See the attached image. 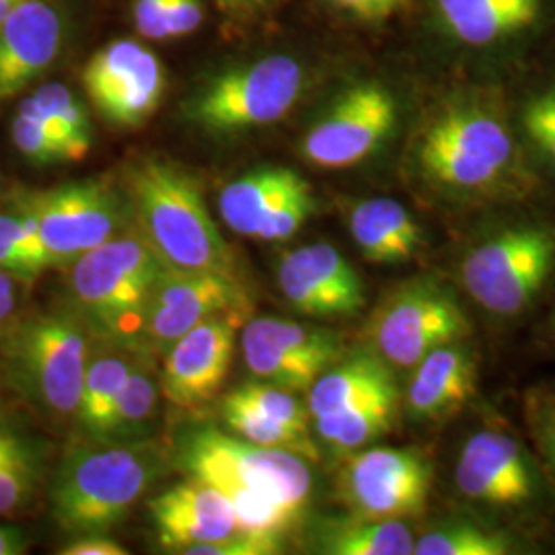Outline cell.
<instances>
[{
  "mask_svg": "<svg viewBox=\"0 0 555 555\" xmlns=\"http://www.w3.org/2000/svg\"><path fill=\"white\" fill-rule=\"evenodd\" d=\"M410 167L426 190L456 202L508 198L531 185L502 98L481 85L451 89L430 105L412 140Z\"/></svg>",
  "mask_w": 555,
  "mask_h": 555,
  "instance_id": "6da1fadb",
  "label": "cell"
},
{
  "mask_svg": "<svg viewBox=\"0 0 555 555\" xmlns=\"http://www.w3.org/2000/svg\"><path fill=\"white\" fill-rule=\"evenodd\" d=\"M124 198L132 229L165 268L238 276L235 254L188 169L159 157L139 159L126 167Z\"/></svg>",
  "mask_w": 555,
  "mask_h": 555,
  "instance_id": "7a4b0ae2",
  "label": "cell"
},
{
  "mask_svg": "<svg viewBox=\"0 0 555 555\" xmlns=\"http://www.w3.org/2000/svg\"><path fill=\"white\" fill-rule=\"evenodd\" d=\"M165 467L153 442H93L62 459L50 502L66 533L91 535L114 529Z\"/></svg>",
  "mask_w": 555,
  "mask_h": 555,
  "instance_id": "3957f363",
  "label": "cell"
},
{
  "mask_svg": "<svg viewBox=\"0 0 555 555\" xmlns=\"http://www.w3.org/2000/svg\"><path fill=\"white\" fill-rule=\"evenodd\" d=\"M160 270L139 233L126 229L68 266L75 315L100 341L144 352L146 307Z\"/></svg>",
  "mask_w": 555,
  "mask_h": 555,
  "instance_id": "277c9868",
  "label": "cell"
},
{
  "mask_svg": "<svg viewBox=\"0 0 555 555\" xmlns=\"http://www.w3.org/2000/svg\"><path fill=\"white\" fill-rule=\"evenodd\" d=\"M89 330L70 313L15 318L0 330V366L7 383L34 410L54 420L77 417Z\"/></svg>",
  "mask_w": 555,
  "mask_h": 555,
  "instance_id": "5b68a950",
  "label": "cell"
},
{
  "mask_svg": "<svg viewBox=\"0 0 555 555\" xmlns=\"http://www.w3.org/2000/svg\"><path fill=\"white\" fill-rule=\"evenodd\" d=\"M179 465L199 481L222 488H251L302 516L313 490L307 459L268 449L212 426L185 433L179 440Z\"/></svg>",
  "mask_w": 555,
  "mask_h": 555,
  "instance_id": "8992f818",
  "label": "cell"
},
{
  "mask_svg": "<svg viewBox=\"0 0 555 555\" xmlns=\"http://www.w3.org/2000/svg\"><path fill=\"white\" fill-rule=\"evenodd\" d=\"M309 85V70L291 54H272L220 73L188 103L185 116L212 134L272 126L288 116Z\"/></svg>",
  "mask_w": 555,
  "mask_h": 555,
  "instance_id": "52a82bcc",
  "label": "cell"
},
{
  "mask_svg": "<svg viewBox=\"0 0 555 555\" xmlns=\"http://www.w3.org/2000/svg\"><path fill=\"white\" fill-rule=\"evenodd\" d=\"M554 268V229L515 224L467 251L461 263V282L483 311L515 318L533 302Z\"/></svg>",
  "mask_w": 555,
  "mask_h": 555,
  "instance_id": "ba28073f",
  "label": "cell"
},
{
  "mask_svg": "<svg viewBox=\"0 0 555 555\" xmlns=\"http://www.w3.org/2000/svg\"><path fill=\"white\" fill-rule=\"evenodd\" d=\"M15 208L36 222L50 268H68L87 251L132 227L126 198L105 179H80L40 192H21Z\"/></svg>",
  "mask_w": 555,
  "mask_h": 555,
  "instance_id": "9c48e42d",
  "label": "cell"
},
{
  "mask_svg": "<svg viewBox=\"0 0 555 555\" xmlns=\"http://www.w3.org/2000/svg\"><path fill=\"white\" fill-rule=\"evenodd\" d=\"M469 334L461 305L433 280L401 284L378 302L366 327L375 354L396 369H414L428 352Z\"/></svg>",
  "mask_w": 555,
  "mask_h": 555,
  "instance_id": "30bf717a",
  "label": "cell"
},
{
  "mask_svg": "<svg viewBox=\"0 0 555 555\" xmlns=\"http://www.w3.org/2000/svg\"><path fill=\"white\" fill-rule=\"evenodd\" d=\"M399 119L396 93L383 80L346 87L307 130L300 153L319 169H350L373 157L391 139Z\"/></svg>",
  "mask_w": 555,
  "mask_h": 555,
  "instance_id": "8fae6325",
  "label": "cell"
},
{
  "mask_svg": "<svg viewBox=\"0 0 555 555\" xmlns=\"http://www.w3.org/2000/svg\"><path fill=\"white\" fill-rule=\"evenodd\" d=\"M229 311H249V298L238 276L181 272L163 266L149 298L142 348L151 357H163L202 321Z\"/></svg>",
  "mask_w": 555,
  "mask_h": 555,
  "instance_id": "7c38bea8",
  "label": "cell"
},
{
  "mask_svg": "<svg viewBox=\"0 0 555 555\" xmlns=\"http://www.w3.org/2000/svg\"><path fill=\"white\" fill-rule=\"evenodd\" d=\"M82 87L101 118L132 130L159 109L165 68L159 56L139 41H112L85 64Z\"/></svg>",
  "mask_w": 555,
  "mask_h": 555,
  "instance_id": "4fadbf2b",
  "label": "cell"
},
{
  "mask_svg": "<svg viewBox=\"0 0 555 555\" xmlns=\"http://www.w3.org/2000/svg\"><path fill=\"white\" fill-rule=\"evenodd\" d=\"M433 469L417 451L377 447L352 456L341 476L344 500L362 518H410L428 500Z\"/></svg>",
  "mask_w": 555,
  "mask_h": 555,
  "instance_id": "5bb4252c",
  "label": "cell"
},
{
  "mask_svg": "<svg viewBox=\"0 0 555 555\" xmlns=\"http://www.w3.org/2000/svg\"><path fill=\"white\" fill-rule=\"evenodd\" d=\"M249 311L202 321L163 354L160 393L179 410H198L219 396L231 371L238 330Z\"/></svg>",
  "mask_w": 555,
  "mask_h": 555,
  "instance_id": "9a60e30c",
  "label": "cell"
},
{
  "mask_svg": "<svg viewBox=\"0 0 555 555\" xmlns=\"http://www.w3.org/2000/svg\"><path fill=\"white\" fill-rule=\"evenodd\" d=\"M278 286L288 305L309 318H352L366 305L357 270L330 243L284 254L278 263Z\"/></svg>",
  "mask_w": 555,
  "mask_h": 555,
  "instance_id": "2e32d148",
  "label": "cell"
},
{
  "mask_svg": "<svg viewBox=\"0 0 555 555\" xmlns=\"http://www.w3.org/2000/svg\"><path fill=\"white\" fill-rule=\"evenodd\" d=\"M438 34L474 54L531 40L550 17V0H430Z\"/></svg>",
  "mask_w": 555,
  "mask_h": 555,
  "instance_id": "e0dca14e",
  "label": "cell"
},
{
  "mask_svg": "<svg viewBox=\"0 0 555 555\" xmlns=\"http://www.w3.org/2000/svg\"><path fill=\"white\" fill-rule=\"evenodd\" d=\"M535 481L533 467L518 440L492 428L467 438L456 459V488L476 504L494 508L525 506L535 500Z\"/></svg>",
  "mask_w": 555,
  "mask_h": 555,
  "instance_id": "ac0fdd59",
  "label": "cell"
},
{
  "mask_svg": "<svg viewBox=\"0 0 555 555\" xmlns=\"http://www.w3.org/2000/svg\"><path fill=\"white\" fill-rule=\"evenodd\" d=\"M64 17L50 0H27L0 23V101L20 95L59 59Z\"/></svg>",
  "mask_w": 555,
  "mask_h": 555,
  "instance_id": "d6986e66",
  "label": "cell"
},
{
  "mask_svg": "<svg viewBox=\"0 0 555 555\" xmlns=\"http://www.w3.org/2000/svg\"><path fill=\"white\" fill-rule=\"evenodd\" d=\"M149 513L160 545L176 554L192 545L224 541L241 533L231 502L215 486L196 477L153 498Z\"/></svg>",
  "mask_w": 555,
  "mask_h": 555,
  "instance_id": "ffe728a7",
  "label": "cell"
},
{
  "mask_svg": "<svg viewBox=\"0 0 555 555\" xmlns=\"http://www.w3.org/2000/svg\"><path fill=\"white\" fill-rule=\"evenodd\" d=\"M412 371L405 405L417 422H442L476 393V360L461 341L428 352Z\"/></svg>",
  "mask_w": 555,
  "mask_h": 555,
  "instance_id": "44dd1931",
  "label": "cell"
},
{
  "mask_svg": "<svg viewBox=\"0 0 555 555\" xmlns=\"http://www.w3.org/2000/svg\"><path fill=\"white\" fill-rule=\"evenodd\" d=\"M348 229L360 254L373 263H401L414 258L424 233L397 199L369 198L352 206Z\"/></svg>",
  "mask_w": 555,
  "mask_h": 555,
  "instance_id": "7402d4cb",
  "label": "cell"
},
{
  "mask_svg": "<svg viewBox=\"0 0 555 555\" xmlns=\"http://www.w3.org/2000/svg\"><path fill=\"white\" fill-rule=\"evenodd\" d=\"M399 396L385 360L377 354H357L330 366L309 389L311 417L337 414L378 397Z\"/></svg>",
  "mask_w": 555,
  "mask_h": 555,
  "instance_id": "603a6c76",
  "label": "cell"
},
{
  "mask_svg": "<svg viewBox=\"0 0 555 555\" xmlns=\"http://www.w3.org/2000/svg\"><path fill=\"white\" fill-rule=\"evenodd\" d=\"M305 179L286 167H261L231 181L219 196L222 222L241 237L256 238L278 204Z\"/></svg>",
  "mask_w": 555,
  "mask_h": 555,
  "instance_id": "cb8c5ba5",
  "label": "cell"
},
{
  "mask_svg": "<svg viewBox=\"0 0 555 555\" xmlns=\"http://www.w3.org/2000/svg\"><path fill=\"white\" fill-rule=\"evenodd\" d=\"M139 354L142 352L105 341H100V350L95 354L89 352L75 420L93 442L100 440L105 422L112 414Z\"/></svg>",
  "mask_w": 555,
  "mask_h": 555,
  "instance_id": "d4e9b609",
  "label": "cell"
},
{
  "mask_svg": "<svg viewBox=\"0 0 555 555\" xmlns=\"http://www.w3.org/2000/svg\"><path fill=\"white\" fill-rule=\"evenodd\" d=\"M151 354H139L112 414L95 442H137L144 440L157 422L160 393L159 378L151 366Z\"/></svg>",
  "mask_w": 555,
  "mask_h": 555,
  "instance_id": "484cf974",
  "label": "cell"
},
{
  "mask_svg": "<svg viewBox=\"0 0 555 555\" xmlns=\"http://www.w3.org/2000/svg\"><path fill=\"white\" fill-rule=\"evenodd\" d=\"M416 537L412 529L393 518L339 520L323 527L319 547L332 555H410Z\"/></svg>",
  "mask_w": 555,
  "mask_h": 555,
  "instance_id": "4316f807",
  "label": "cell"
},
{
  "mask_svg": "<svg viewBox=\"0 0 555 555\" xmlns=\"http://www.w3.org/2000/svg\"><path fill=\"white\" fill-rule=\"evenodd\" d=\"M25 101L56 134L68 153V159L82 160L89 155L93 144L91 121L85 105L73 95L68 87L60 82H48L25 98Z\"/></svg>",
  "mask_w": 555,
  "mask_h": 555,
  "instance_id": "83f0119b",
  "label": "cell"
},
{
  "mask_svg": "<svg viewBox=\"0 0 555 555\" xmlns=\"http://www.w3.org/2000/svg\"><path fill=\"white\" fill-rule=\"evenodd\" d=\"M397 399L399 396L378 397L337 414L313 417L315 433L334 451H358L391 428Z\"/></svg>",
  "mask_w": 555,
  "mask_h": 555,
  "instance_id": "f1b7e54d",
  "label": "cell"
},
{
  "mask_svg": "<svg viewBox=\"0 0 555 555\" xmlns=\"http://www.w3.org/2000/svg\"><path fill=\"white\" fill-rule=\"evenodd\" d=\"M220 414H222L227 428L231 430V435L243 438L247 442L268 447V449L291 451L307 461H318L319 459L318 447H315L311 435L293 430L276 420L261 414L258 408L243 401L233 391L229 396L222 397Z\"/></svg>",
  "mask_w": 555,
  "mask_h": 555,
  "instance_id": "f546056e",
  "label": "cell"
},
{
  "mask_svg": "<svg viewBox=\"0 0 555 555\" xmlns=\"http://www.w3.org/2000/svg\"><path fill=\"white\" fill-rule=\"evenodd\" d=\"M41 477L38 451L27 438L0 424V516L13 515L36 494Z\"/></svg>",
  "mask_w": 555,
  "mask_h": 555,
  "instance_id": "4dcf8cb0",
  "label": "cell"
},
{
  "mask_svg": "<svg viewBox=\"0 0 555 555\" xmlns=\"http://www.w3.org/2000/svg\"><path fill=\"white\" fill-rule=\"evenodd\" d=\"M48 268L50 259L34 219L17 208L0 212V270L29 284Z\"/></svg>",
  "mask_w": 555,
  "mask_h": 555,
  "instance_id": "1f68e13d",
  "label": "cell"
},
{
  "mask_svg": "<svg viewBox=\"0 0 555 555\" xmlns=\"http://www.w3.org/2000/svg\"><path fill=\"white\" fill-rule=\"evenodd\" d=\"M416 555H506L513 554L508 537L474 522H451L424 533L414 543Z\"/></svg>",
  "mask_w": 555,
  "mask_h": 555,
  "instance_id": "d6a6232c",
  "label": "cell"
},
{
  "mask_svg": "<svg viewBox=\"0 0 555 555\" xmlns=\"http://www.w3.org/2000/svg\"><path fill=\"white\" fill-rule=\"evenodd\" d=\"M516 126L539 159L555 169V70L520 101Z\"/></svg>",
  "mask_w": 555,
  "mask_h": 555,
  "instance_id": "836d02e7",
  "label": "cell"
},
{
  "mask_svg": "<svg viewBox=\"0 0 555 555\" xmlns=\"http://www.w3.org/2000/svg\"><path fill=\"white\" fill-rule=\"evenodd\" d=\"M11 134L21 155L36 165H56L70 160L56 134L41 121L25 100L17 107Z\"/></svg>",
  "mask_w": 555,
  "mask_h": 555,
  "instance_id": "e575fe53",
  "label": "cell"
},
{
  "mask_svg": "<svg viewBox=\"0 0 555 555\" xmlns=\"http://www.w3.org/2000/svg\"><path fill=\"white\" fill-rule=\"evenodd\" d=\"M233 393L280 424L298 430V433L311 435L309 433V417H311L309 408L302 405L293 391L280 389V387L268 385V383H247L243 387H237Z\"/></svg>",
  "mask_w": 555,
  "mask_h": 555,
  "instance_id": "d590c367",
  "label": "cell"
},
{
  "mask_svg": "<svg viewBox=\"0 0 555 555\" xmlns=\"http://www.w3.org/2000/svg\"><path fill=\"white\" fill-rule=\"evenodd\" d=\"M525 420L539 459L555 483V387H537L527 393Z\"/></svg>",
  "mask_w": 555,
  "mask_h": 555,
  "instance_id": "8d00e7d4",
  "label": "cell"
},
{
  "mask_svg": "<svg viewBox=\"0 0 555 555\" xmlns=\"http://www.w3.org/2000/svg\"><path fill=\"white\" fill-rule=\"evenodd\" d=\"M315 206H318V202L313 196V190H311L309 181L305 179L278 204L276 210L272 212L270 219L263 222L256 238L276 243V241H286V238L293 237L298 229L313 217Z\"/></svg>",
  "mask_w": 555,
  "mask_h": 555,
  "instance_id": "74e56055",
  "label": "cell"
},
{
  "mask_svg": "<svg viewBox=\"0 0 555 555\" xmlns=\"http://www.w3.org/2000/svg\"><path fill=\"white\" fill-rule=\"evenodd\" d=\"M339 13L366 25H383L405 13L412 0H327Z\"/></svg>",
  "mask_w": 555,
  "mask_h": 555,
  "instance_id": "f35d334b",
  "label": "cell"
},
{
  "mask_svg": "<svg viewBox=\"0 0 555 555\" xmlns=\"http://www.w3.org/2000/svg\"><path fill=\"white\" fill-rule=\"evenodd\" d=\"M204 21L202 0H167V40L192 36Z\"/></svg>",
  "mask_w": 555,
  "mask_h": 555,
  "instance_id": "ab89813d",
  "label": "cell"
},
{
  "mask_svg": "<svg viewBox=\"0 0 555 555\" xmlns=\"http://www.w3.org/2000/svg\"><path fill=\"white\" fill-rule=\"evenodd\" d=\"M167 0H134L132 20L142 38L153 41L167 40Z\"/></svg>",
  "mask_w": 555,
  "mask_h": 555,
  "instance_id": "60d3db41",
  "label": "cell"
},
{
  "mask_svg": "<svg viewBox=\"0 0 555 555\" xmlns=\"http://www.w3.org/2000/svg\"><path fill=\"white\" fill-rule=\"evenodd\" d=\"M128 550L109 539L103 537V533H91V535H77L70 543H66L60 555H126Z\"/></svg>",
  "mask_w": 555,
  "mask_h": 555,
  "instance_id": "b9f144b4",
  "label": "cell"
},
{
  "mask_svg": "<svg viewBox=\"0 0 555 555\" xmlns=\"http://www.w3.org/2000/svg\"><path fill=\"white\" fill-rule=\"evenodd\" d=\"M23 284H27V282L0 270V330L15 319Z\"/></svg>",
  "mask_w": 555,
  "mask_h": 555,
  "instance_id": "7bdbcfd3",
  "label": "cell"
},
{
  "mask_svg": "<svg viewBox=\"0 0 555 555\" xmlns=\"http://www.w3.org/2000/svg\"><path fill=\"white\" fill-rule=\"evenodd\" d=\"M29 550V539L13 525H0V555H23Z\"/></svg>",
  "mask_w": 555,
  "mask_h": 555,
  "instance_id": "ee69618b",
  "label": "cell"
},
{
  "mask_svg": "<svg viewBox=\"0 0 555 555\" xmlns=\"http://www.w3.org/2000/svg\"><path fill=\"white\" fill-rule=\"evenodd\" d=\"M276 2L278 0H220V4L235 15H258Z\"/></svg>",
  "mask_w": 555,
  "mask_h": 555,
  "instance_id": "f6af8a7d",
  "label": "cell"
},
{
  "mask_svg": "<svg viewBox=\"0 0 555 555\" xmlns=\"http://www.w3.org/2000/svg\"><path fill=\"white\" fill-rule=\"evenodd\" d=\"M23 2H27V0H0V23L7 20L13 11H17Z\"/></svg>",
  "mask_w": 555,
  "mask_h": 555,
  "instance_id": "bcb514c9",
  "label": "cell"
}]
</instances>
